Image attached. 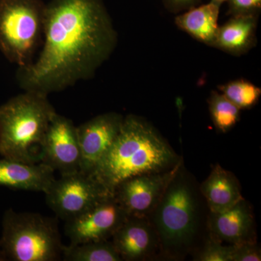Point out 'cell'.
Instances as JSON below:
<instances>
[{"label":"cell","mask_w":261,"mask_h":261,"mask_svg":"<svg viewBox=\"0 0 261 261\" xmlns=\"http://www.w3.org/2000/svg\"><path fill=\"white\" fill-rule=\"evenodd\" d=\"M44 47L20 68L25 91L60 92L93 76L112 55L117 33L102 0H53L45 5Z\"/></svg>","instance_id":"1"},{"label":"cell","mask_w":261,"mask_h":261,"mask_svg":"<svg viewBox=\"0 0 261 261\" xmlns=\"http://www.w3.org/2000/svg\"><path fill=\"white\" fill-rule=\"evenodd\" d=\"M208 214L200 184L182 161L148 217L159 238L161 258L182 260L198 251L208 236Z\"/></svg>","instance_id":"2"},{"label":"cell","mask_w":261,"mask_h":261,"mask_svg":"<svg viewBox=\"0 0 261 261\" xmlns=\"http://www.w3.org/2000/svg\"><path fill=\"white\" fill-rule=\"evenodd\" d=\"M182 161L166 139L142 117L128 115L91 175L113 194L128 178L170 171Z\"/></svg>","instance_id":"3"},{"label":"cell","mask_w":261,"mask_h":261,"mask_svg":"<svg viewBox=\"0 0 261 261\" xmlns=\"http://www.w3.org/2000/svg\"><path fill=\"white\" fill-rule=\"evenodd\" d=\"M47 95L25 91L0 106V154L28 164L40 162L41 147L56 114Z\"/></svg>","instance_id":"4"},{"label":"cell","mask_w":261,"mask_h":261,"mask_svg":"<svg viewBox=\"0 0 261 261\" xmlns=\"http://www.w3.org/2000/svg\"><path fill=\"white\" fill-rule=\"evenodd\" d=\"M63 247L56 219L10 208L3 219L0 247L8 260H61Z\"/></svg>","instance_id":"5"},{"label":"cell","mask_w":261,"mask_h":261,"mask_svg":"<svg viewBox=\"0 0 261 261\" xmlns=\"http://www.w3.org/2000/svg\"><path fill=\"white\" fill-rule=\"evenodd\" d=\"M45 5L41 0H0V50L20 68L32 63Z\"/></svg>","instance_id":"6"},{"label":"cell","mask_w":261,"mask_h":261,"mask_svg":"<svg viewBox=\"0 0 261 261\" xmlns=\"http://www.w3.org/2000/svg\"><path fill=\"white\" fill-rule=\"evenodd\" d=\"M44 194L47 205L65 221L113 195L93 176L81 171L56 178Z\"/></svg>","instance_id":"7"},{"label":"cell","mask_w":261,"mask_h":261,"mask_svg":"<svg viewBox=\"0 0 261 261\" xmlns=\"http://www.w3.org/2000/svg\"><path fill=\"white\" fill-rule=\"evenodd\" d=\"M128 217L114 195H110L65 221V233L70 245L106 241L113 238Z\"/></svg>","instance_id":"8"},{"label":"cell","mask_w":261,"mask_h":261,"mask_svg":"<svg viewBox=\"0 0 261 261\" xmlns=\"http://www.w3.org/2000/svg\"><path fill=\"white\" fill-rule=\"evenodd\" d=\"M40 162L61 175L81 171V149L76 127L66 117L56 113L41 147Z\"/></svg>","instance_id":"9"},{"label":"cell","mask_w":261,"mask_h":261,"mask_svg":"<svg viewBox=\"0 0 261 261\" xmlns=\"http://www.w3.org/2000/svg\"><path fill=\"white\" fill-rule=\"evenodd\" d=\"M179 164L170 171L128 178L116 187L113 195L128 217H149Z\"/></svg>","instance_id":"10"},{"label":"cell","mask_w":261,"mask_h":261,"mask_svg":"<svg viewBox=\"0 0 261 261\" xmlns=\"http://www.w3.org/2000/svg\"><path fill=\"white\" fill-rule=\"evenodd\" d=\"M123 118L118 113H103L76 127L81 149V171L92 173L116 140Z\"/></svg>","instance_id":"11"},{"label":"cell","mask_w":261,"mask_h":261,"mask_svg":"<svg viewBox=\"0 0 261 261\" xmlns=\"http://www.w3.org/2000/svg\"><path fill=\"white\" fill-rule=\"evenodd\" d=\"M111 240L122 260L161 258L159 238L148 218H127Z\"/></svg>","instance_id":"12"},{"label":"cell","mask_w":261,"mask_h":261,"mask_svg":"<svg viewBox=\"0 0 261 261\" xmlns=\"http://www.w3.org/2000/svg\"><path fill=\"white\" fill-rule=\"evenodd\" d=\"M207 233L210 238L229 245L257 242L251 206L244 198L224 212H209Z\"/></svg>","instance_id":"13"},{"label":"cell","mask_w":261,"mask_h":261,"mask_svg":"<svg viewBox=\"0 0 261 261\" xmlns=\"http://www.w3.org/2000/svg\"><path fill=\"white\" fill-rule=\"evenodd\" d=\"M54 172L44 163L28 164L4 158L0 159V186L45 193L56 179Z\"/></svg>","instance_id":"14"},{"label":"cell","mask_w":261,"mask_h":261,"mask_svg":"<svg viewBox=\"0 0 261 261\" xmlns=\"http://www.w3.org/2000/svg\"><path fill=\"white\" fill-rule=\"evenodd\" d=\"M200 189L211 213L224 212L244 199L238 178L219 163L200 184Z\"/></svg>","instance_id":"15"},{"label":"cell","mask_w":261,"mask_h":261,"mask_svg":"<svg viewBox=\"0 0 261 261\" xmlns=\"http://www.w3.org/2000/svg\"><path fill=\"white\" fill-rule=\"evenodd\" d=\"M257 13L234 15L219 27L213 47L233 55L246 53L255 43Z\"/></svg>","instance_id":"16"},{"label":"cell","mask_w":261,"mask_h":261,"mask_svg":"<svg viewBox=\"0 0 261 261\" xmlns=\"http://www.w3.org/2000/svg\"><path fill=\"white\" fill-rule=\"evenodd\" d=\"M221 6L211 1L197 5L176 16L175 23L199 42L213 47L219 27L218 21Z\"/></svg>","instance_id":"17"},{"label":"cell","mask_w":261,"mask_h":261,"mask_svg":"<svg viewBox=\"0 0 261 261\" xmlns=\"http://www.w3.org/2000/svg\"><path fill=\"white\" fill-rule=\"evenodd\" d=\"M65 261H122L112 242H91L63 247Z\"/></svg>","instance_id":"18"},{"label":"cell","mask_w":261,"mask_h":261,"mask_svg":"<svg viewBox=\"0 0 261 261\" xmlns=\"http://www.w3.org/2000/svg\"><path fill=\"white\" fill-rule=\"evenodd\" d=\"M207 102L211 119L217 130L225 133L238 123L240 120V108L221 92L213 91Z\"/></svg>","instance_id":"19"},{"label":"cell","mask_w":261,"mask_h":261,"mask_svg":"<svg viewBox=\"0 0 261 261\" xmlns=\"http://www.w3.org/2000/svg\"><path fill=\"white\" fill-rule=\"evenodd\" d=\"M219 90L240 110L253 107L261 95L260 87L244 80L233 81L220 86Z\"/></svg>","instance_id":"20"},{"label":"cell","mask_w":261,"mask_h":261,"mask_svg":"<svg viewBox=\"0 0 261 261\" xmlns=\"http://www.w3.org/2000/svg\"><path fill=\"white\" fill-rule=\"evenodd\" d=\"M233 245H224L207 236L198 251L193 255V260L232 261Z\"/></svg>","instance_id":"21"},{"label":"cell","mask_w":261,"mask_h":261,"mask_svg":"<svg viewBox=\"0 0 261 261\" xmlns=\"http://www.w3.org/2000/svg\"><path fill=\"white\" fill-rule=\"evenodd\" d=\"M232 261H260L261 250L257 242L233 245Z\"/></svg>","instance_id":"22"},{"label":"cell","mask_w":261,"mask_h":261,"mask_svg":"<svg viewBox=\"0 0 261 261\" xmlns=\"http://www.w3.org/2000/svg\"><path fill=\"white\" fill-rule=\"evenodd\" d=\"M228 13L234 15L254 14L261 8V0H228Z\"/></svg>","instance_id":"23"},{"label":"cell","mask_w":261,"mask_h":261,"mask_svg":"<svg viewBox=\"0 0 261 261\" xmlns=\"http://www.w3.org/2000/svg\"><path fill=\"white\" fill-rule=\"evenodd\" d=\"M201 0H163L165 6L171 13H181L198 5Z\"/></svg>","instance_id":"24"},{"label":"cell","mask_w":261,"mask_h":261,"mask_svg":"<svg viewBox=\"0 0 261 261\" xmlns=\"http://www.w3.org/2000/svg\"><path fill=\"white\" fill-rule=\"evenodd\" d=\"M8 260V257H7L4 251L3 250H0V261H6Z\"/></svg>","instance_id":"25"},{"label":"cell","mask_w":261,"mask_h":261,"mask_svg":"<svg viewBox=\"0 0 261 261\" xmlns=\"http://www.w3.org/2000/svg\"><path fill=\"white\" fill-rule=\"evenodd\" d=\"M213 3H216V4L221 5L223 3H226L228 0H211Z\"/></svg>","instance_id":"26"}]
</instances>
